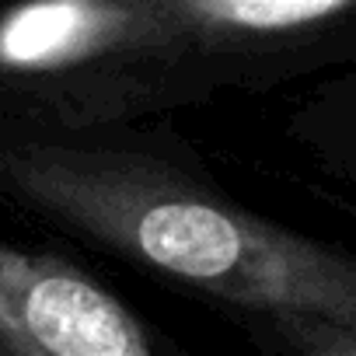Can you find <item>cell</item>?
I'll list each match as a JSON object with an SVG mask.
<instances>
[{"mask_svg": "<svg viewBox=\"0 0 356 356\" xmlns=\"http://www.w3.org/2000/svg\"><path fill=\"white\" fill-rule=\"evenodd\" d=\"M186 11L255 35H300L353 22L356 0H200Z\"/></svg>", "mask_w": 356, "mask_h": 356, "instance_id": "3957f363", "label": "cell"}, {"mask_svg": "<svg viewBox=\"0 0 356 356\" xmlns=\"http://www.w3.org/2000/svg\"><path fill=\"white\" fill-rule=\"evenodd\" d=\"M122 18V11L84 0H49L11 11L0 22V63L18 70H42L70 63L95 49Z\"/></svg>", "mask_w": 356, "mask_h": 356, "instance_id": "7a4b0ae2", "label": "cell"}, {"mask_svg": "<svg viewBox=\"0 0 356 356\" xmlns=\"http://www.w3.org/2000/svg\"><path fill=\"white\" fill-rule=\"evenodd\" d=\"M0 342L18 356H150L140 325L88 276L0 248Z\"/></svg>", "mask_w": 356, "mask_h": 356, "instance_id": "6da1fadb", "label": "cell"}, {"mask_svg": "<svg viewBox=\"0 0 356 356\" xmlns=\"http://www.w3.org/2000/svg\"><path fill=\"white\" fill-rule=\"evenodd\" d=\"M297 356H356V332L314 318H283Z\"/></svg>", "mask_w": 356, "mask_h": 356, "instance_id": "277c9868", "label": "cell"}]
</instances>
